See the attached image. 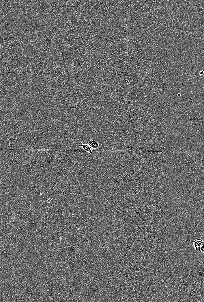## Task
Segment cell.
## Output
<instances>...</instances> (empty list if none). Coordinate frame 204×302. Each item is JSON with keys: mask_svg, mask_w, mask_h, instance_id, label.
<instances>
[{"mask_svg": "<svg viewBox=\"0 0 204 302\" xmlns=\"http://www.w3.org/2000/svg\"><path fill=\"white\" fill-rule=\"evenodd\" d=\"M199 251L200 253H203L204 252V245L202 244L199 247Z\"/></svg>", "mask_w": 204, "mask_h": 302, "instance_id": "cell-4", "label": "cell"}, {"mask_svg": "<svg viewBox=\"0 0 204 302\" xmlns=\"http://www.w3.org/2000/svg\"><path fill=\"white\" fill-rule=\"evenodd\" d=\"M79 146L81 149L84 150L90 154H93L91 148L86 141H83L81 144L79 145Z\"/></svg>", "mask_w": 204, "mask_h": 302, "instance_id": "cell-2", "label": "cell"}, {"mask_svg": "<svg viewBox=\"0 0 204 302\" xmlns=\"http://www.w3.org/2000/svg\"><path fill=\"white\" fill-rule=\"evenodd\" d=\"M52 201V200L50 199H49L48 200V202L49 203H50Z\"/></svg>", "mask_w": 204, "mask_h": 302, "instance_id": "cell-5", "label": "cell"}, {"mask_svg": "<svg viewBox=\"0 0 204 302\" xmlns=\"http://www.w3.org/2000/svg\"><path fill=\"white\" fill-rule=\"evenodd\" d=\"M92 152H98L100 150L101 146L99 143L96 140H93L91 139L88 143Z\"/></svg>", "mask_w": 204, "mask_h": 302, "instance_id": "cell-1", "label": "cell"}, {"mask_svg": "<svg viewBox=\"0 0 204 302\" xmlns=\"http://www.w3.org/2000/svg\"><path fill=\"white\" fill-rule=\"evenodd\" d=\"M204 243L203 241L200 239H197L195 240L193 243V245L195 250L197 251L198 248L202 244H204Z\"/></svg>", "mask_w": 204, "mask_h": 302, "instance_id": "cell-3", "label": "cell"}]
</instances>
